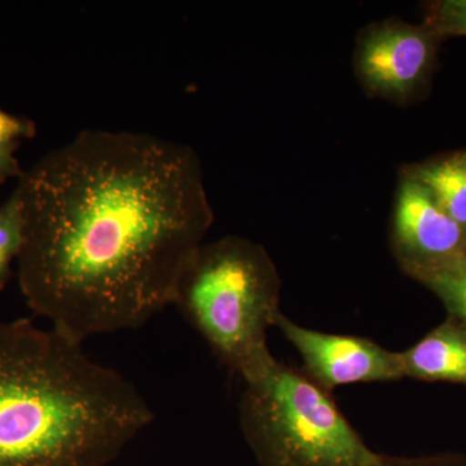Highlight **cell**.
<instances>
[{
	"mask_svg": "<svg viewBox=\"0 0 466 466\" xmlns=\"http://www.w3.org/2000/svg\"><path fill=\"white\" fill-rule=\"evenodd\" d=\"M24 244L23 208L14 195L0 207V290L12 276V263L17 260Z\"/></svg>",
	"mask_w": 466,
	"mask_h": 466,
	"instance_id": "cell-10",
	"label": "cell"
},
{
	"mask_svg": "<svg viewBox=\"0 0 466 466\" xmlns=\"http://www.w3.org/2000/svg\"><path fill=\"white\" fill-rule=\"evenodd\" d=\"M15 175H21L16 157L14 155H0V183Z\"/></svg>",
	"mask_w": 466,
	"mask_h": 466,
	"instance_id": "cell-15",
	"label": "cell"
},
{
	"mask_svg": "<svg viewBox=\"0 0 466 466\" xmlns=\"http://www.w3.org/2000/svg\"><path fill=\"white\" fill-rule=\"evenodd\" d=\"M438 205L466 229V150L425 162L406 171Z\"/></svg>",
	"mask_w": 466,
	"mask_h": 466,
	"instance_id": "cell-9",
	"label": "cell"
},
{
	"mask_svg": "<svg viewBox=\"0 0 466 466\" xmlns=\"http://www.w3.org/2000/svg\"><path fill=\"white\" fill-rule=\"evenodd\" d=\"M35 134V126L25 118L8 115L0 109V155H14L18 143Z\"/></svg>",
	"mask_w": 466,
	"mask_h": 466,
	"instance_id": "cell-13",
	"label": "cell"
},
{
	"mask_svg": "<svg viewBox=\"0 0 466 466\" xmlns=\"http://www.w3.org/2000/svg\"><path fill=\"white\" fill-rule=\"evenodd\" d=\"M424 25L440 38L466 36V0H444L428 8Z\"/></svg>",
	"mask_w": 466,
	"mask_h": 466,
	"instance_id": "cell-12",
	"label": "cell"
},
{
	"mask_svg": "<svg viewBox=\"0 0 466 466\" xmlns=\"http://www.w3.org/2000/svg\"><path fill=\"white\" fill-rule=\"evenodd\" d=\"M275 327L299 352L305 363L303 372L328 392L339 386L404 379L400 352L366 337L319 332L294 323L283 312Z\"/></svg>",
	"mask_w": 466,
	"mask_h": 466,
	"instance_id": "cell-6",
	"label": "cell"
},
{
	"mask_svg": "<svg viewBox=\"0 0 466 466\" xmlns=\"http://www.w3.org/2000/svg\"><path fill=\"white\" fill-rule=\"evenodd\" d=\"M419 281L433 290L452 318L466 327V263L426 275Z\"/></svg>",
	"mask_w": 466,
	"mask_h": 466,
	"instance_id": "cell-11",
	"label": "cell"
},
{
	"mask_svg": "<svg viewBox=\"0 0 466 466\" xmlns=\"http://www.w3.org/2000/svg\"><path fill=\"white\" fill-rule=\"evenodd\" d=\"M153 419L82 343L29 319L0 321V466H106Z\"/></svg>",
	"mask_w": 466,
	"mask_h": 466,
	"instance_id": "cell-2",
	"label": "cell"
},
{
	"mask_svg": "<svg viewBox=\"0 0 466 466\" xmlns=\"http://www.w3.org/2000/svg\"><path fill=\"white\" fill-rule=\"evenodd\" d=\"M404 377L466 386V327L455 318L400 352Z\"/></svg>",
	"mask_w": 466,
	"mask_h": 466,
	"instance_id": "cell-8",
	"label": "cell"
},
{
	"mask_svg": "<svg viewBox=\"0 0 466 466\" xmlns=\"http://www.w3.org/2000/svg\"><path fill=\"white\" fill-rule=\"evenodd\" d=\"M392 251L416 280L466 263V229L446 213L421 184L404 175L391 232Z\"/></svg>",
	"mask_w": 466,
	"mask_h": 466,
	"instance_id": "cell-5",
	"label": "cell"
},
{
	"mask_svg": "<svg viewBox=\"0 0 466 466\" xmlns=\"http://www.w3.org/2000/svg\"><path fill=\"white\" fill-rule=\"evenodd\" d=\"M437 41L425 25L389 21L370 27L355 56L359 79L372 95L406 101L429 78Z\"/></svg>",
	"mask_w": 466,
	"mask_h": 466,
	"instance_id": "cell-7",
	"label": "cell"
},
{
	"mask_svg": "<svg viewBox=\"0 0 466 466\" xmlns=\"http://www.w3.org/2000/svg\"><path fill=\"white\" fill-rule=\"evenodd\" d=\"M281 280L262 245L238 236L204 242L189 260L173 305L242 380L274 359L267 332L280 309Z\"/></svg>",
	"mask_w": 466,
	"mask_h": 466,
	"instance_id": "cell-3",
	"label": "cell"
},
{
	"mask_svg": "<svg viewBox=\"0 0 466 466\" xmlns=\"http://www.w3.org/2000/svg\"><path fill=\"white\" fill-rule=\"evenodd\" d=\"M15 195L24 299L79 343L173 305L214 222L198 153L139 131H81L21 173Z\"/></svg>",
	"mask_w": 466,
	"mask_h": 466,
	"instance_id": "cell-1",
	"label": "cell"
},
{
	"mask_svg": "<svg viewBox=\"0 0 466 466\" xmlns=\"http://www.w3.org/2000/svg\"><path fill=\"white\" fill-rule=\"evenodd\" d=\"M377 466H466V462L449 456L440 458H398L382 455Z\"/></svg>",
	"mask_w": 466,
	"mask_h": 466,
	"instance_id": "cell-14",
	"label": "cell"
},
{
	"mask_svg": "<svg viewBox=\"0 0 466 466\" xmlns=\"http://www.w3.org/2000/svg\"><path fill=\"white\" fill-rule=\"evenodd\" d=\"M242 434L259 466H377L382 453L367 446L330 392L303 370L272 359L242 380Z\"/></svg>",
	"mask_w": 466,
	"mask_h": 466,
	"instance_id": "cell-4",
	"label": "cell"
}]
</instances>
